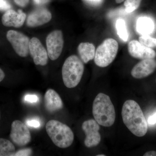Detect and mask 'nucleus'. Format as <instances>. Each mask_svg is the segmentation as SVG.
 I'll list each match as a JSON object with an SVG mask.
<instances>
[{
    "instance_id": "1",
    "label": "nucleus",
    "mask_w": 156,
    "mask_h": 156,
    "mask_svg": "<svg viewBox=\"0 0 156 156\" xmlns=\"http://www.w3.org/2000/svg\"><path fill=\"white\" fill-rule=\"evenodd\" d=\"M123 122L132 134L138 137L144 136L147 131V123L138 104L128 100L123 104L122 111Z\"/></svg>"
},
{
    "instance_id": "2",
    "label": "nucleus",
    "mask_w": 156,
    "mask_h": 156,
    "mask_svg": "<svg viewBox=\"0 0 156 156\" xmlns=\"http://www.w3.org/2000/svg\"><path fill=\"white\" fill-rule=\"evenodd\" d=\"M92 113L95 121L104 127H109L115 120L113 104L108 95L103 93L98 94L93 101Z\"/></svg>"
},
{
    "instance_id": "3",
    "label": "nucleus",
    "mask_w": 156,
    "mask_h": 156,
    "mask_svg": "<svg viewBox=\"0 0 156 156\" xmlns=\"http://www.w3.org/2000/svg\"><path fill=\"white\" fill-rule=\"evenodd\" d=\"M48 135L56 146L61 148L69 147L74 136L72 130L66 124L55 120L49 121L46 125Z\"/></svg>"
},
{
    "instance_id": "4",
    "label": "nucleus",
    "mask_w": 156,
    "mask_h": 156,
    "mask_svg": "<svg viewBox=\"0 0 156 156\" xmlns=\"http://www.w3.org/2000/svg\"><path fill=\"white\" fill-rule=\"evenodd\" d=\"M84 70V64L81 58L74 55L68 57L62 70L65 86L69 89L76 87L80 82Z\"/></svg>"
},
{
    "instance_id": "5",
    "label": "nucleus",
    "mask_w": 156,
    "mask_h": 156,
    "mask_svg": "<svg viewBox=\"0 0 156 156\" xmlns=\"http://www.w3.org/2000/svg\"><path fill=\"white\" fill-rule=\"evenodd\" d=\"M119 50V44L115 40L107 38L95 51L94 62L97 66L106 67L115 60Z\"/></svg>"
},
{
    "instance_id": "6",
    "label": "nucleus",
    "mask_w": 156,
    "mask_h": 156,
    "mask_svg": "<svg viewBox=\"0 0 156 156\" xmlns=\"http://www.w3.org/2000/svg\"><path fill=\"white\" fill-rule=\"evenodd\" d=\"M6 37L17 55L22 57L28 55L30 39L28 37L17 31L10 30L7 32Z\"/></svg>"
},
{
    "instance_id": "7",
    "label": "nucleus",
    "mask_w": 156,
    "mask_h": 156,
    "mask_svg": "<svg viewBox=\"0 0 156 156\" xmlns=\"http://www.w3.org/2000/svg\"><path fill=\"white\" fill-rule=\"evenodd\" d=\"M47 51L51 60H56L61 55L64 44L63 34L60 30L51 32L46 38Z\"/></svg>"
},
{
    "instance_id": "8",
    "label": "nucleus",
    "mask_w": 156,
    "mask_h": 156,
    "mask_svg": "<svg viewBox=\"0 0 156 156\" xmlns=\"http://www.w3.org/2000/svg\"><path fill=\"white\" fill-rule=\"evenodd\" d=\"M10 138L14 144L23 147L30 142L31 136L27 126L19 120H15L11 124Z\"/></svg>"
},
{
    "instance_id": "9",
    "label": "nucleus",
    "mask_w": 156,
    "mask_h": 156,
    "mask_svg": "<svg viewBox=\"0 0 156 156\" xmlns=\"http://www.w3.org/2000/svg\"><path fill=\"white\" fill-rule=\"evenodd\" d=\"M82 129L86 134L84 143L87 147H94L99 144L101 140L99 132L100 127L95 120L85 121L82 125Z\"/></svg>"
},
{
    "instance_id": "10",
    "label": "nucleus",
    "mask_w": 156,
    "mask_h": 156,
    "mask_svg": "<svg viewBox=\"0 0 156 156\" xmlns=\"http://www.w3.org/2000/svg\"><path fill=\"white\" fill-rule=\"evenodd\" d=\"M29 50L35 64L42 66L47 64L48 59V51L38 39L33 37L30 39Z\"/></svg>"
},
{
    "instance_id": "11",
    "label": "nucleus",
    "mask_w": 156,
    "mask_h": 156,
    "mask_svg": "<svg viewBox=\"0 0 156 156\" xmlns=\"http://www.w3.org/2000/svg\"><path fill=\"white\" fill-rule=\"evenodd\" d=\"M128 49L129 54L134 58L144 59L154 58L156 56L154 50L146 47L136 40H132L129 42Z\"/></svg>"
},
{
    "instance_id": "12",
    "label": "nucleus",
    "mask_w": 156,
    "mask_h": 156,
    "mask_svg": "<svg viewBox=\"0 0 156 156\" xmlns=\"http://www.w3.org/2000/svg\"><path fill=\"white\" fill-rule=\"evenodd\" d=\"M156 69V60L154 58L142 59L131 70V75L135 79H143L152 74Z\"/></svg>"
},
{
    "instance_id": "13",
    "label": "nucleus",
    "mask_w": 156,
    "mask_h": 156,
    "mask_svg": "<svg viewBox=\"0 0 156 156\" xmlns=\"http://www.w3.org/2000/svg\"><path fill=\"white\" fill-rule=\"evenodd\" d=\"M52 18V14L44 8L37 9L29 15L27 24L29 27H35L48 23Z\"/></svg>"
},
{
    "instance_id": "14",
    "label": "nucleus",
    "mask_w": 156,
    "mask_h": 156,
    "mask_svg": "<svg viewBox=\"0 0 156 156\" xmlns=\"http://www.w3.org/2000/svg\"><path fill=\"white\" fill-rule=\"evenodd\" d=\"M26 17V14L21 10L17 12L12 9H9L3 14L2 19V23L5 27L18 28L23 25Z\"/></svg>"
},
{
    "instance_id": "15",
    "label": "nucleus",
    "mask_w": 156,
    "mask_h": 156,
    "mask_svg": "<svg viewBox=\"0 0 156 156\" xmlns=\"http://www.w3.org/2000/svg\"><path fill=\"white\" fill-rule=\"evenodd\" d=\"M45 107L50 112L60 110L63 108V103L60 96L52 89H48L44 95Z\"/></svg>"
},
{
    "instance_id": "16",
    "label": "nucleus",
    "mask_w": 156,
    "mask_h": 156,
    "mask_svg": "<svg viewBox=\"0 0 156 156\" xmlns=\"http://www.w3.org/2000/svg\"><path fill=\"white\" fill-rule=\"evenodd\" d=\"M95 45L92 43H81L78 47V51L81 60L85 63H88L95 57Z\"/></svg>"
},
{
    "instance_id": "17",
    "label": "nucleus",
    "mask_w": 156,
    "mask_h": 156,
    "mask_svg": "<svg viewBox=\"0 0 156 156\" xmlns=\"http://www.w3.org/2000/svg\"><path fill=\"white\" fill-rule=\"evenodd\" d=\"M136 29L137 32L142 35H148L153 32L154 24L150 18L140 17L136 22Z\"/></svg>"
},
{
    "instance_id": "18",
    "label": "nucleus",
    "mask_w": 156,
    "mask_h": 156,
    "mask_svg": "<svg viewBox=\"0 0 156 156\" xmlns=\"http://www.w3.org/2000/svg\"><path fill=\"white\" fill-rule=\"evenodd\" d=\"M15 147L10 140L0 138V156H14Z\"/></svg>"
},
{
    "instance_id": "19",
    "label": "nucleus",
    "mask_w": 156,
    "mask_h": 156,
    "mask_svg": "<svg viewBox=\"0 0 156 156\" xmlns=\"http://www.w3.org/2000/svg\"><path fill=\"white\" fill-rule=\"evenodd\" d=\"M116 28L120 38L124 41H127L128 39V34L125 20L122 19H118L116 23Z\"/></svg>"
},
{
    "instance_id": "20",
    "label": "nucleus",
    "mask_w": 156,
    "mask_h": 156,
    "mask_svg": "<svg viewBox=\"0 0 156 156\" xmlns=\"http://www.w3.org/2000/svg\"><path fill=\"white\" fill-rule=\"evenodd\" d=\"M142 0H126L124 3L125 11L130 13L135 11L139 8Z\"/></svg>"
},
{
    "instance_id": "21",
    "label": "nucleus",
    "mask_w": 156,
    "mask_h": 156,
    "mask_svg": "<svg viewBox=\"0 0 156 156\" xmlns=\"http://www.w3.org/2000/svg\"><path fill=\"white\" fill-rule=\"evenodd\" d=\"M139 42L147 48H156V39L148 35H142L139 38Z\"/></svg>"
},
{
    "instance_id": "22",
    "label": "nucleus",
    "mask_w": 156,
    "mask_h": 156,
    "mask_svg": "<svg viewBox=\"0 0 156 156\" xmlns=\"http://www.w3.org/2000/svg\"><path fill=\"white\" fill-rule=\"evenodd\" d=\"M11 8V5L7 0H0V11H7Z\"/></svg>"
},
{
    "instance_id": "23",
    "label": "nucleus",
    "mask_w": 156,
    "mask_h": 156,
    "mask_svg": "<svg viewBox=\"0 0 156 156\" xmlns=\"http://www.w3.org/2000/svg\"><path fill=\"white\" fill-rule=\"evenodd\" d=\"M24 100L27 102L34 103V102H37L38 101L39 98L36 95H27L24 97Z\"/></svg>"
},
{
    "instance_id": "24",
    "label": "nucleus",
    "mask_w": 156,
    "mask_h": 156,
    "mask_svg": "<svg viewBox=\"0 0 156 156\" xmlns=\"http://www.w3.org/2000/svg\"><path fill=\"white\" fill-rule=\"evenodd\" d=\"M26 122L27 126L33 128H37L41 126L40 122L37 119L28 120Z\"/></svg>"
},
{
    "instance_id": "25",
    "label": "nucleus",
    "mask_w": 156,
    "mask_h": 156,
    "mask_svg": "<svg viewBox=\"0 0 156 156\" xmlns=\"http://www.w3.org/2000/svg\"><path fill=\"white\" fill-rule=\"evenodd\" d=\"M31 153L32 151L30 149H24L18 151L15 154L14 156H30Z\"/></svg>"
},
{
    "instance_id": "26",
    "label": "nucleus",
    "mask_w": 156,
    "mask_h": 156,
    "mask_svg": "<svg viewBox=\"0 0 156 156\" xmlns=\"http://www.w3.org/2000/svg\"><path fill=\"white\" fill-rule=\"evenodd\" d=\"M147 122L151 126H153L156 124V112L148 117Z\"/></svg>"
},
{
    "instance_id": "27",
    "label": "nucleus",
    "mask_w": 156,
    "mask_h": 156,
    "mask_svg": "<svg viewBox=\"0 0 156 156\" xmlns=\"http://www.w3.org/2000/svg\"><path fill=\"white\" fill-rule=\"evenodd\" d=\"M17 5L21 7H25L28 5L29 0H13Z\"/></svg>"
},
{
    "instance_id": "28",
    "label": "nucleus",
    "mask_w": 156,
    "mask_h": 156,
    "mask_svg": "<svg viewBox=\"0 0 156 156\" xmlns=\"http://www.w3.org/2000/svg\"><path fill=\"white\" fill-rule=\"evenodd\" d=\"M50 0H33L35 4L38 5H42L48 3Z\"/></svg>"
},
{
    "instance_id": "29",
    "label": "nucleus",
    "mask_w": 156,
    "mask_h": 156,
    "mask_svg": "<svg viewBox=\"0 0 156 156\" xmlns=\"http://www.w3.org/2000/svg\"><path fill=\"white\" fill-rule=\"evenodd\" d=\"M144 156H156V151H149L144 155Z\"/></svg>"
},
{
    "instance_id": "30",
    "label": "nucleus",
    "mask_w": 156,
    "mask_h": 156,
    "mask_svg": "<svg viewBox=\"0 0 156 156\" xmlns=\"http://www.w3.org/2000/svg\"><path fill=\"white\" fill-rule=\"evenodd\" d=\"M85 1L93 4H99L103 1V0H85Z\"/></svg>"
},
{
    "instance_id": "31",
    "label": "nucleus",
    "mask_w": 156,
    "mask_h": 156,
    "mask_svg": "<svg viewBox=\"0 0 156 156\" xmlns=\"http://www.w3.org/2000/svg\"><path fill=\"white\" fill-rule=\"evenodd\" d=\"M5 77V74L4 71L0 68V82L4 80Z\"/></svg>"
},
{
    "instance_id": "32",
    "label": "nucleus",
    "mask_w": 156,
    "mask_h": 156,
    "mask_svg": "<svg viewBox=\"0 0 156 156\" xmlns=\"http://www.w3.org/2000/svg\"><path fill=\"white\" fill-rule=\"evenodd\" d=\"M115 1L118 4H120V3L122 2L125 0H115Z\"/></svg>"
},
{
    "instance_id": "33",
    "label": "nucleus",
    "mask_w": 156,
    "mask_h": 156,
    "mask_svg": "<svg viewBox=\"0 0 156 156\" xmlns=\"http://www.w3.org/2000/svg\"><path fill=\"white\" fill-rule=\"evenodd\" d=\"M106 156L105 154H100V155H98L97 156Z\"/></svg>"
},
{
    "instance_id": "34",
    "label": "nucleus",
    "mask_w": 156,
    "mask_h": 156,
    "mask_svg": "<svg viewBox=\"0 0 156 156\" xmlns=\"http://www.w3.org/2000/svg\"><path fill=\"white\" fill-rule=\"evenodd\" d=\"M0 118H1V116H0Z\"/></svg>"
}]
</instances>
